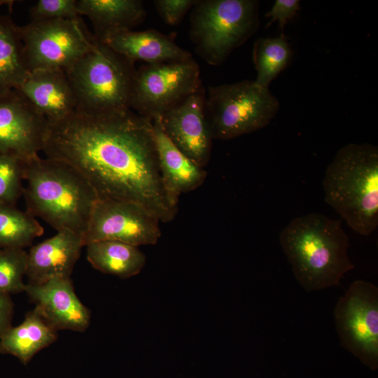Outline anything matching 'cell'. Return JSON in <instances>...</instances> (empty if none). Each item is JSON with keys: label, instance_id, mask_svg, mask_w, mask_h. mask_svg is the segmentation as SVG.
I'll use <instances>...</instances> for the list:
<instances>
[{"label": "cell", "instance_id": "obj_1", "mask_svg": "<svg viewBox=\"0 0 378 378\" xmlns=\"http://www.w3.org/2000/svg\"><path fill=\"white\" fill-rule=\"evenodd\" d=\"M43 151L80 173L98 199L136 203L162 223L178 212L163 187L153 122L132 109L76 111L49 122Z\"/></svg>", "mask_w": 378, "mask_h": 378}, {"label": "cell", "instance_id": "obj_2", "mask_svg": "<svg viewBox=\"0 0 378 378\" xmlns=\"http://www.w3.org/2000/svg\"><path fill=\"white\" fill-rule=\"evenodd\" d=\"M279 242L295 279L307 292L337 286L354 268L341 221L322 214L293 218L281 231Z\"/></svg>", "mask_w": 378, "mask_h": 378}, {"label": "cell", "instance_id": "obj_3", "mask_svg": "<svg viewBox=\"0 0 378 378\" xmlns=\"http://www.w3.org/2000/svg\"><path fill=\"white\" fill-rule=\"evenodd\" d=\"M27 212L57 231L85 234L97 195L88 181L69 164L39 156L24 162Z\"/></svg>", "mask_w": 378, "mask_h": 378}, {"label": "cell", "instance_id": "obj_4", "mask_svg": "<svg viewBox=\"0 0 378 378\" xmlns=\"http://www.w3.org/2000/svg\"><path fill=\"white\" fill-rule=\"evenodd\" d=\"M324 200L357 234L368 236L378 226V148L370 144L341 148L328 166Z\"/></svg>", "mask_w": 378, "mask_h": 378}, {"label": "cell", "instance_id": "obj_5", "mask_svg": "<svg viewBox=\"0 0 378 378\" xmlns=\"http://www.w3.org/2000/svg\"><path fill=\"white\" fill-rule=\"evenodd\" d=\"M134 63L95 38L92 49L66 72L76 111L102 113L130 109Z\"/></svg>", "mask_w": 378, "mask_h": 378}, {"label": "cell", "instance_id": "obj_6", "mask_svg": "<svg viewBox=\"0 0 378 378\" xmlns=\"http://www.w3.org/2000/svg\"><path fill=\"white\" fill-rule=\"evenodd\" d=\"M258 11L256 0H198L190 22L197 54L210 65L223 63L257 31Z\"/></svg>", "mask_w": 378, "mask_h": 378}, {"label": "cell", "instance_id": "obj_7", "mask_svg": "<svg viewBox=\"0 0 378 378\" xmlns=\"http://www.w3.org/2000/svg\"><path fill=\"white\" fill-rule=\"evenodd\" d=\"M279 102L254 80L211 86L204 112L213 139L230 140L266 127Z\"/></svg>", "mask_w": 378, "mask_h": 378}, {"label": "cell", "instance_id": "obj_8", "mask_svg": "<svg viewBox=\"0 0 378 378\" xmlns=\"http://www.w3.org/2000/svg\"><path fill=\"white\" fill-rule=\"evenodd\" d=\"M27 66L65 73L94 46L95 38L81 19L31 20L19 26Z\"/></svg>", "mask_w": 378, "mask_h": 378}, {"label": "cell", "instance_id": "obj_9", "mask_svg": "<svg viewBox=\"0 0 378 378\" xmlns=\"http://www.w3.org/2000/svg\"><path fill=\"white\" fill-rule=\"evenodd\" d=\"M202 88L193 58L148 64L136 70L130 109L153 122Z\"/></svg>", "mask_w": 378, "mask_h": 378}, {"label": "cell", "instance_id": "obj_10", "mask_svg": "<svg viewBox=\"0 0 378 378\" xmlns=\"http://www.w3.org/2000/svg\"><path fill=\"white\" fill-rule=\"evenodd\" d=\"M341 345L372 370L378 369V288L363 280L351 284L334 309Z\"/></svg>", "mask_w": 378, "mask_h": 378}, {"label": "cell", "instance_id": "obj_11", "mask_svg": "<svg viewBox=\"0 0 378 378\" xmlns=\"http://www.w3.org/2000/svg\"><path fill=\"white\" fill-rule=\"evenodd\" d=\"M160 220L132 202L98 199L83 235L85 246L97 241H118L135 246L154 245L161 237Z\"/></svg>", "mask_w": 378, "mask_h": 378}, {"label": "cell", "instance_id": "obj_12", "mask_svg": "<svg viewBox=\"0 0 378 378\" xmlns=\"http://www.w3.org/2000/svg\"><path fill=\"white\" fill-rule=\"evenodd\" d=\"M49 121L18 90L0 96V154L22 162L43 150Z\"/></svg>", "mask_w": 378, "mask_h": 378}, {"label": "cell", "instance_id": "obj_13", "mask_svg": "<svg viewBox=\"0 0 378 378\" xmlns=\"http://www.w3.org/2000/svg\"><path fill=\"white\" fill-rule=\"evenodd\" d=\"M204 102L201 88L160 118L170 141L203 168L210 160L213 139L206 119Z\"/></svg>", "mask_w": 378, "mask_h": 378}, {"label": "cell", "instance_id": "obj_14", "mask_svg": "<svg viewBox=\"0 0 378 378\" xmlns=\"http://www.w3.org/2000/svg\"><path fill=\"white\" fill-rule=\"evenodd\" d=\"M24 291L35 302V309L57 331L84 332L89 327L91 312L77 297L70 277L27 284Z\"/></svg>", "mask_w": 378, "mask_h": 378}, {"label": "cell", "instance_id": "obj_15", "mask_svg": "<svg viewBox=\"0 0 378 378\" xmlns=\"http://www.w3.org/2000/svg\"><path fill=\"white\" fill-rule=\"evenodd\" d=\"M84 246L83 236L67 230L33 246L27 252V284L70 277Z\"/></svg>", "mask_w": 378, "mask_h": 378}, {"label": "cell", "instance_id": "obj_16", "mask_svg": "<svg viewBox=\"0 0 378 378\" xmlns=\"http://www.w3.org/2000/svg\"><path fill=\"white\" fill-rule=\"evenodd\" d=\"M153 125L163 187L169 204L178 209L180 196L202 186L206 172L170 141L162 127L160 118L155 119Z\"/></svg>", "mask_w": 378, "mask_h": 378}, {"label": "cell", "instance_id": "obj_17", "mask_svg": "<svg viewBox=\"0 0 378 378\" xmlns=\"http://www.w3.org/2000/svg\"><path fill=\"white\" fill-rule=\"evenodd\" d=\"M18 90L49 122L62 120L77 110L74 93L64 71H31Z\"/></svg>", "mask_w": 378, "mask_h": 378}, {"label": "cell", "instance_id": "obj_18", "mask_svg": "<svg viewBox=\"0 0 378 378\" xmlns=\"http://www.w3.org/2000/svg\"><path fill=\"white\" fill-rule=\"evenodd\" d=\"M102 43L134 62L141 60L156 64L192 58L172 37L155 29L127 31L112 36Z\"/></svg>", "mask_w": 378, "mask_h": 378}, {"label": "cell", "instance_id": "obj_19", "mask_svg": "<svg viewBox=\"0 0 378 378\" xmlns=\"http://www.w3.org/2000/svg\"><path fill=\"white\" fill-rule=\"evenodd\" d=\"M77 8L80 15L89 18L94 36L102 42L131 31L146 16L143 2L139 0H78Z\"/></svg>", "mask_w": 378, "mask_h": 378}, {"label": "cell", "instance_id": "obj_20", "mask_svg": "<svg viewBox=\"0 0 378 378\" xmlns=\"http://www.w3.org/2000/svg\"><path fill=\"white\" fill-rule=\"evenodd\" d=\"M57 338V330L34 308L20 325L11 326L0 338V352L12 355L27 365Z\"/></svg>", "mask_w": 378, "mask_h": 378}, {"label": "cell", "instance_id": "obj_21", "mask_svg": "<svg viewBox=\"0 0 378 378\" xmlns=\"http://www.w3.org/2000/svg\"><path fill=\"white\" fill-rule=\"evenodd\" d=\"M8 1H0V8ZM13 4L7 13L0 12V96L18 89L30 71L25 61L19 26L13 22Z\"/></svg>", "mask_w": 378, "mask_h": 378}, {"label": "cell", "instance_id": "obj_22", "mask_svg": "<svg viewBox=\"0 0 378 378\" xmlns=\"http://www.w3.org/2000/svg\"><path fill=\"white\" fill-rule=\"evenodd\" d=\"M87 259L96 270L121 279L140 273L146 265V255L135 246L118 241H97L85 245Z\"/></svg>", "mask_w": 378, "mask_h": 378}, {"label": "cell", "instance_id": "obj_23", "mask_svg": "<svg viewBox=\"0 0 378 378\" xmlns=\"http://www.w3.org/2000/svg\"><path fill=\"white\" fill-rule=\"evenodd\" d=\"M292 55L293 51L283 32L277 37L257 39L253 49V62L257 72L254 81L269 89L272 81L287 66Z\"/></svg>", "mask_w": 378, "mask_h": 378}, {"label": "cell", "instance_id": "obj_24", "mask_svg": "<svg viewBox=\"0 0 378 378\" xmlns=\"http://www.w3.org/2000/svg\"><path fill=\"white\" fill-rule=\"evenodd\" d=\"M43 228L27 211L0 204V248H24L43 234Z\"/></svg>", "mask_w": 378, "mask_h": 378}, {"label": "cell", "instance_id": "obj_25", "mask_svg": "<svg viewBox=\"0 0 378 378\" xmlns=\"http://www.w3.org/2000/svg\"><path fill=\"white\" fill-rule=\"evenodd\" d=\"M27 252L24 248H0V292L15 293L24 291Z\"/></svg>", "mask_w": 378, "mask_h": 378}, {"label": "cell", "instance_id": "obj_26", "mask_svg": "<svg viewBox=\"0 0 378 378\" xmlns=\"http://www.w3.org/2000/svg\"><path fill=\"white\" fill-rule=\"evenodd\" d=\"M24 162L0 154V204L13 205L23 195Z\"/></svg>", "mask_w": 378, "mask_h": 378}, {"label": "cell", "instance_id": "obj_27", "mask_svg": "<svg viewBox=\"0 0 378 378\" xmlns=\"http://www.w3.org/2000/svg\"><path fill=\"white\" fill-rule=\"evenodd\" d=\"M31 20H78L76 0H39L30 8Z\"/></svg>", "mask_w": 378, "mask_h": 378}, {"label": "cell", "instance_id": "obj_28", "mask_svg": "<svg viewBox=\"0 0 378 378\" xmlns=\"http://www.w3.org/2000/svg\"><path fill=\"white\" fill-rule=\"evenodd\" d=\"M198 0H156L157 12L163 21L170 26L178 25Z\"/></svg>", "mask_w": 378, "mask_h": 378}, {"label": "cell", "instance_id": "obj_29", "mask_svg": "<svg viewBox=\"0 0 378 378\" xmlns=\"http://www.w3.org/2000/svg\"><path fill=\"white\" fill-rule=\"evenodd\" d=\"M300 8L299 0H276L271 9L265 15L266 17L271 18L267 26L277 21L283 32L285 25L297 15Z\"/></svg>", "mask_w": 378, "mask_h": 378}, {"label": "cell", "instance_id": "obj_30", "mask_svg": "<svg viewBox=\"0 0 378 378\" xmlns=\"http://www.w3.org/2000/svg\"><path fill=\"white\" fill-rule=\"evenodd\" d=\"M13 309L10 294L0 292V338L12 326Z\"/></svg>", "mask_w": 378, "mask_h": 378}]
</instances>
